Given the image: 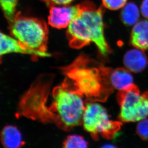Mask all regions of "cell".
Listing matches in <instances>:
<instances>
[{
  "label": "cell",
  "mask_w": 148,
  "mask_h": 148,
  "mask_svg": "<svg viewBox=\"0 0 148 148\" xmlns=\"http://www.w3.org/2000/svg\"><path fill=\"white\" fill-rule=\"evenodd\" d=\"M60 70L89 102L106 101L113 91L110 81L112 69L101 65L85 55H80Z\"/></svg>",
  "instance_id": "obj_1"
},
{
  "label": "cell",
  "mask_w": 148,
  "mask_h": 148,
  "mask_svg": "<svg viewBox=\"0 0 148 148\" xmlns=\"http://www.w3.org/2000/svg\"><path fill=\"white\" fill-rule=\"evenodd\" d=\"M80 14L73 20L66 32L70 47L81 49L91 42L95 44L103 56L111 53L104 34L103 7L87 1L82 3Z\"/></svg>",
  "instance_id": "obj_2"
},
{
  "label": "cell",
  "mask_w": 148,
  "mask_h": 148,
  "mask_svg": "<svg viewBox=\"0 0 148 148\" xmlns=\"http://www.w3.org/2000/svg\"><path fill=\"white\" fill-rule=\"evenodd\" d=\"M67 78L60 85L55 87L52 92L53 102L49 115L55 116L58 123L70 129L82 124L85 106L82 95Z\"/></svg>",
  "instance_id": "obj_3"
},
{
  "label": "cell",
  "mask_w": 148,
  "mask_h": 148,
  "mask_svg": "<svg viewBox=\"0 0 148 148\" xmlns=\"http://www.w3.org/2000/svg\"><path fill=\"white\" fill-rule=\"evenodd\" d=\"M9 26L12 35L25 46L37 51L47 52L49 30L45 21L25 17L18 12Z\"/></svg>",
  "instance_id": "obj_4"
},
{
  "label": "cell",
  "mask_w": 148,
  "mask_h": 148,
  "mask_svg": "<svg viewBox=\"0 0 148 148\" xmlns=\"http://www.w3.org/2000/svg\"><path fill=\"white\" fill-rule=\"evenodd\" d=\"M82 124L86 131L95 137H115L120 130L121 123L111 119L108 111L97 102H89L85 106Z\"/></svg>",
  "instance_id": "obj_5"
},
{
  "label": "cell",
  "mask_w": 148,
  "mask_h": 148,
  "mask_svg": "<svg viewBox=\"0 0 148 148\" xmlns=\"http://www.w3.org/2000/svg\"><path fill=\"white\" fill-rule=\"evenodd\" d=\"M116 98L121 121L138 122L148 118V91L141 93L134 83L127 89L119 91Z\"/></svg>",
  "instance_id": "obj_6"
},
{
  "label": "cell",
  "mask_w": 148,
  "mask_h": 148,
  "mask_svg": "<svg viewBox=\"0 0 148 148\" xmlns=\"http://www.w3.org/2000/svg\"><path fill=\"white\" fill-rule=\"evenodd\" d=\"M82 3L75 6H53L49 7L48 22L51 27L61 29L68 27L71 23L79 15Z\"/></svg>",
  "instance_id": "obj_7"
},
{
  "label": "cell",
  "mask_w": 148,
  "mask_h": 148,
  "mask_svg": "<svg viewBox=\"0 0 148 148\" xmlns=\"http://www.w3.org/2000/svg\"><path fill=\"white\" fill-rule=\"evenodd\" d=\"M1 56L12 53L30 55L34 57H49L50 54L47 52L37 51L30 49L20 41L6 35L1 33Z\"/></svg>",
  "instance_id": "obj_8"
},
{
  "label": "cell",
  "mask_w": 148,
  "mask_h": 148,
  "mask_svg": "<svg viewBox=\"0 0 148 148\" xmlns=\"http://www.w3.org/2000/svg\"><path fill=\"white\" fill-rule=\"evenodd\" d=\"M123 64L130 71L140 73L148 65V58L143 50L135 48L126 52L123 58Z\"/></svg>",
  "instance_id": "obj_9"
},
{
  "label": "cell",
  "mask_w": 148,
  "mask_h": 148,
  "mask_svg": "<svg viewBox=\"0 0 148 148\" xmlns=\"http://www.w3.org/2000/svg\"><path fill=\"white\" fill-rule=\"evenodd\" d=\"M130 44L142 50H148V20L138 21L134 26L130 34Z\"/></svg>",
  "instance_id": "obj_10"
},
{
  "label": "cell",
  "mask_w": 148,
  "mask_h": 148,
  "mask_svg": "<svg viewBox=\"0 0 148 148\" xmlns=\"http://www.w3.org/2000/svg\"><path fill=\"white\" fill-rule=\"evenodd\" d=\"M110 81L114 89L119 91L127 89L134 84L130 71L123 67L112 70L110 75Z\"/></svg>",
  "instance_id": "obj_11"
},
{
  "label": "cell",
  "mask_w": 148,
  "mask_h": 148,
  "mask_svg": "<svg viewBox=\"0 0 148 148\" xmlns=\"http://www.w3.org/2000/svg\"><path fill=\"white\" fill-rule=\"evenodd\" d=\"M1 138L4 148H21L24 144L21 132L13 125H7L3 128Z\"/></svg>",
  "instance_id": "obj_12"
},
{
  "label": "cell",
  "mask_w": 148,
  "mask_h": 148,
  "mask_svg": "<svg viewBox=\"0 0 148 148\" xmlns=\"http://www.w3.org/2000/svg\"><path fill=\"white\" fill-rule=\"evenodd\" d=\"M120 16L124 25L127 26H134L139 21L140 10L135 3H129L122 8Z\"/></svg>",
  "instance_id": "obj_13"
},
{
  "label": "cell",
  "mask_w": 148,
  "mask_h": 148,
  "mask_svg": "<svg viewBox=\"0 0 148 148\" xmlns=\"http://www.w3.org/2000/svg\"><path fill=\"white\" fill-rule=\"evenodd\" d=\"M18 0H0L1 9L9 24L13 21L17 12L16 7Z\"/></svg>",
  "instance_id": "obj_14"
},
{
  "label": "cell",
  "mask_w": 148,
  "mask_h": 148,
  "mask_svg": "<svg viewBox=\"0 0 148 148\" xmlns=\"http://www.w3.org/2000/svg\"><path fill=\"white\" fill-rule=\"evenodd\" d=\"M63 148H88V142L84 137L79 135H71L63 142Z\"/></svg>",
  "instance_id": "obj_15"
},
{
  "label": "cell",
  "mask_w": 148,
  "mask_h": 148,
  "mask_svg": "<svg viewBox=\"0 0 148 148\" xmlns=\"http://www.w3.org/2000/svg\"><path fill=\"white\" fill-rule=\"evenodd\" d=\"M138 135L144 140H148V118L138 122L136 126Z\"/></svg>",
  "instance_id": "obj_16"
},
{
  "label": "cell",
  "mask_w": 148,
  "mask_h": 148,
  "mask_svg": "<svg viewBox=\"0 0 148 148\" xmlns=\"http://www.w3.org/2000/svg\"><path fill=\"white\" fill-rule=\"evenodd\" d=\"M103 6L111 10L122 8L126 4L127 0H102Z\"/></svg>",
  "instance_id": "obj_17"
},
{
  "label": "cell",
  "mask_w": 148,
  "mask_h": 148,
  "mask_svg": "<svg viewBox=\"0 0 148 148\" xmlns=\"http://www.w3.org/2000/svg\"><path fill=\"white\" fill-rule=\"evenodd\" d=\"M49 7L53 6H68L73 0H41Z\"/></svg>",
  "instance_id": "obj_18"
},
{
  "label": "cell",
  "mask_w": 148,
  "mask_h": 148,
  "mask_svg": "<svg viewBox=\"0 0 148 148\" xmlns=\"http://www.w3.org/2000/svg\"><path fill=\"white\" fill-rule=\"evenodd\" d=\"M140 12L145 18L148 19V0H143L141 3Z\"/></svg>",
  "instance_id": "obj_19"
},
{
  "label": "cell",
  "mask_w": 148,
  "mask_h": 148,
  "mask_svg": "<svg viewBox=\"0 0 148 148\" xmlns=\"http://www.w3.org/2000/svg\"><path fill=\"white\" fill-rule=\"evenodd\" d=\"M100 148H117L116 146L113 144L108 143V144H105L103 145Z\"/></svg>",
  "instance_id": "obj_20"
}]
</instances>
